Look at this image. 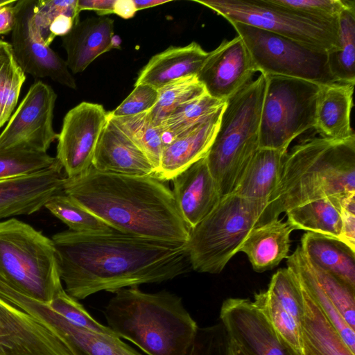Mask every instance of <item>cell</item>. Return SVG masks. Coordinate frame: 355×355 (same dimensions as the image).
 Instances as JSON below:
<instances>
[{
	"instance_id": "cell-1",
	"label": "cell",
	"mask_w": 355,
	"mask_h": 355,
	"mask_svg": "<svg viewBox=\"0 0 355 355\" xmlns=\"http://www.w3.org/2000/svg\"><path fill=\"white\" fill-rule=\"evenodd\" d=\"M65 291L76 300L171 280L191 269L186 243L67 230L51 239Z\"/></svg>"
},
{
	"instance_id": "cell-2",
	"label": "cell",
	"mask_w": 355,
	"mask_h": 355,
	"mask_svg": "<svg viewBox=\"0 0 355 355\" xmlns=\"http://www.w3.org/2000/svg\"><path fill=\"white\" fill-rule=\"evenodd\" d=\"M63 192L113 230L157 241L186 243L191 228L172 190L155 175L103 173L91 166L66 178Z\"/></svg>"
},
{
	"instance_id": "cell-3",
	"label": "cell",
	"mask_w": 355,
	"mask_h": 355,
	"mask_svg": "<svg viewBox=\"0 0 355 355\" xmlns=\"http://www.w3.org/2000/svg\"><path fill=\"white\" fill-rule=\"evenodd\" d=\"M352 193H355V136L342 140L309 137L288 152L259 225L305 203Z\"/></svg>"
},
{
	"instance_id": "cell-4",
	"label": "cell",
	"mask_w": 355,
	"mask_h": 355,
	"mask_svg": "<svg viewBox=\"0 0 355 355\" xmlns=\"http://www.w3.org/2000/svg\"><path fill=\"white\" fill-rule=\"evenodd\" d=\"M107 327L147 355H185L198 326L182 299L167 291L121 289L105 306Z\"/></svg>"
},
{
	"instance_id": "cell-5",
	"label": "cell",
	"mask_w": 355,
	"mask_h": 355,
	"mask_svg": "<svg viewBox=\"0 0 355 355\" xmlns=\"http://www.w3.org/2000/svg\"><path fill=\"white\" fill-rule=\"evenodd\" d=\"M265 88L266 76L261 73L225 101L216 133L206 155L207 166L222 198L233 193L259 149Z\"/></svg>"
},
{
	"instance_id": "cell-6",
	"label": "cell",
	"mask_w": 355,
	"mask_h": 355,
	"mask_svg": "<svg viewBox=\"0 0 355 355\" xmlns=\"http://www.w3.org/2000/svg\"><path fill=\"white\" fill-rule=\"evenodd\" d=\"M0 278L46 303L64 288L52 240L15 218L0 221Z\"/></svg>"
},
{
	"instance_id": "cell-7",
	"label": "cell",
	"mask_w": 355,
	"mask_h": 355,
	"mask_svg": "<svg viewBox=\"0 0 355 355\" xmlns=\"http://www.w3.org/2000/svg\"><path fill=\"white\" fill-rule=\"evenodd\" d=\"M267 202L224 196L215 209L191 229L186 243L193 270L219 274L239 250L250 231L259 225Z\"/></svg>"
},
{
	"instance_id": "cell-8",
	"label": "cell",
	"mask_w": 355,
	"mask_h": 355,
	"mask_svg": "<svg viewBox=\"0 0 355 355\" xmlns=\"http://www.w3.org/2000/svg\"><path fill=\"white\" fill-rule=\"evenodd\" d=\"M265 76L259 148L288 149L294 139L314 128L322 85L291 77Z\"/></svg>"
},
{
	"instance_id": "cell-9",
	"label": "cell",
	"mask_w": 355,
	"mask_h": 355,
	"mask_svg": "<svg viewBox=\"0 0 355 355\" xmlns=\"http://www.w3.org/2000/svg\"><path fill=\"white\" fill-rule=\"evenodd\" d=\"M230 23L238 22L329 52L338 49V20L322 19L270 0H195Z\"/></svg>"
},
{
	"instance_id": "cell-10",
	"label": "cell",
	"mask_w": 355,
	"mask_h": 355,
	"mask_svg": "<svg viewBox=\"0 0 355 355\" xmlns=\"http://www.w3.org/2000/svg\"><path fill=\"white\" fill-rule=\"evenodd\" d=\"M230 24L247 47L257 72L322 85L336 83L329 69L328 52L256 27Z\"/></svg>"
},
{
	"instance_id": "cell-11",
	"label": "cell",
	"mask_w": 355,
	"mask_h": 355,
	"mask_svg": "<svg viewBox=\"0 0 355 355\" xmlns=\"http://www.w3.org/2000/svg\"><path fill=\"white\" fill-rule=\"evenodd\" d=\"M56 98L50 85L41 80L34 83L0 134V150L46 153L58 137L53 127Z\"/></svg>"
},
{
	"instance_id": "cell-12",
	"label": "cell",
	"mask_w": 355,
	"mask_h": 355,
	"mask_svg": "<svg viewBox=\"0 0 355 355\" xmlns=\"http://www.w3.org/2000/svg\"><path fill=\"white\" fill-rule=\"evenodd\" d=\"M252 301L282 344L293 355H303V299L300 284L293 271L288 268L278 270L268 288L255 293Z\"/></svg>"
},
{
	"instance_id": "cell-13",
	"label": "cell",
	"mask_w": 355,
	"mask_h": 355,
	"mask_svg": "<svg viewBox=\"0 0 355 355\" xmlns=\"http://www.w3.org/2000/svg\"><path fill=\"white\" fill-rule=\"evenodd\" d=\"M109 112L97 103L83 102L64 116L58 134L55 158L67 178H73L92 166L94 153L108 121Z\"/></svg>"
},
{
	"instance_id": "cell-14",
	"label": "cell",
	"mask_w": 355,
	"mask_h": 355,
	"mask_svg": "<svg viewBox=\"0 0 355 355\" xmlns=\"http://www.w3.org/2000/svg\"><path fill=\"white\" fill-rule=\"evenodd\" d=\"M36 0L16 1L15 25L11 32V46L17 62L25 73L35 78H49L71 89L76 81L66 61L41 39L33 23Z\"/></svg>"
},
{
	"instance_id": "cell-15",
	"label": "cell",
	"mask_w": 355,
	"mask_h": 355,
	"mask_svg": "<svg viewBox=\"0 0 355 355\" xmlns=\"http://www.w3.org/2000/svg\"><path fill=\"white\" fill-rule=\"evenodd\" d=\"M0 355H75L37 318L0 297Z\"/></svg>"
},
{
	"instance_id": "cell-16",
	"label": "cell",
	"mask_w": 355,
	"mask_h": 355,
	"mask_svg": "<svg viewBox=\"0 0 355 355\" xmlns=\"http://www.w3.org/2000/svg\"><path fill=\"white\" fill-rule=\"evenodd\" d=\"M220 320L230 339L246 355H293L252 300L226 299L220 307Z\"/></svg>"
},
{
	"instance_id": "cell-17",
	"label": "cell",
	"mask_w": 355,
	"mask_h": 355,
	"mask_svg": "<svg viewBox=\"0 0 355 355\" xmlns=\"http://www.w3.org/2000/svg\"><path fill=\"white\" fill-rule=\"evenodd\" d=\"M256 72L247 47L237 35L209 52L196 76L209 95L225 101L250 83Z\"/></svg>"
},
{
	"instance_id": "cell-18",
	"label": "cell",
	"mask_w": 355,
	"mask_h": 355,
	"mask_svg": "<svg viewBox=\"0 0 355 355\" xmlns=\"http://www.w3.org/2000/svg\"><path fill=\"white\" fill-rule=\"evenodd\" d=\"M66 178L57 160L52 166L41 172L0 180V221L40 211L52 196L63 191Z\"/></svg>"
},
{
	"instance_id": "cell-19",
	"label": "cell",
	"mask_w": 355,
	"mask_h": 355,
	"mask_svg": "<svg viewBox=\"0 0 355 355\" xmlns=\"http://www.w3.org/2000/svg\"><path fill=\"white\" fill-rule=\"evenodd\" d=\"M171 181L178 207L191 230L209 215L222 199L207 166L206 155Z\"/></svg>"
},
{
	"instance_id": "cell-20",
	"label": "cell",
	"mask_w": 355,
	"mask_h": 355,
	"mask_svg": "<svg viewBox=\"0 0 355 355\" xmlns=\"http://www.w3.org/2000/svg\"><path fill=\"white\" fill-rule=\"evenodd\" d=\"M223 109L164 144L156 173L158 178L164 182L171 181L207 155L216 133Z\"/></svg>"
},
{
	"instance_id": "cell-21",
	"label": "cell",
	"mask_w": 355,
	"mask_h": 355,
	"mask_svg": "<svg viewBox=\"0 0 355 355\" xmlns=\"http://www.w3.org/2000/svg\"><path fill=\"white\" fill-rule=\"evenodd\" d=\"M92 166L103 173L156 176L146 155L109 119L98 141Z\"/></svg>"
},
{
	"instance_id": "cell-22",
	"label": "cell",
	"mask_w": 355,
	"mask_h": 355,
	"mask_svg": "<svg viewBox=\"0 0 355 355\" xmlns=\"http://www.w3.org/2000/svg\"><path fill=\"white\" fill-rule=\"evenodd\" d=\"M114 21L105 16L88 17L77 21L62 37L67 64L73 73L83 71L101 54L115 47Z\"/></svg>"
},
{
	"instance_id": "cell-23",
	"label": "cell",
	"mask_w": 355,
	"mask_h": 355,
	"mask_svg": "<svg viewBox=\"0 0 355 355\" xmlns=\"http://www.w3.org/2000/svg\"><path fill=\"white\" fill-rule=\"evenodd\" d=\"M207 55L208 52L195 42L184 46H171L149 60L135 85L148 84L159 89L173 80L197 76Z\"/></svg>"
},
{
	"instance_id": "cell-24",
	"label": "cell",
	"mask_w": 355,
	"mask_h": 355,
	"mask_svg": "<svg viewBox=\"0 0 355 355\" xmlns=\"http://www.w3.org/2000/svg\"><path fill=\"white\" fill-rule=\"evenodd\" d=\"M293 230L288 221L279 218L257 225L248 234L239 252L247 255L254 271L272 269L288 257Z\"/></svg>"
},
{
	"instance_id": "cell-25",
	"label": "cell",
	"mask_w": 355,
	"mask_h": 355,
	"mask_svg": "<svg viewBox=\"0 0 355 355\" xmlns=\"http://www.w3.org/2000/svg\"><path fill=\"white\" fill-rule=\"evenodd\" d=\"M354 87L337 83L322 85L314 125L320 137L342 140L355 136L350 120Z\"/></svg>"
},
{
	"instance_id": "cell-26",
	"label": "cell",
	"mask_w": 355,
	"mask_h": 355,
	"mask_svg": "<svg viewBox=\"0 0 355 355\" xmlns=\"http://www.w3.org/2000/svg\"><path fill=\"white\" fill-rule=\"evenodd\" d=\"M300 248L311 263L355 288V250L345 242L307 232L301 238Z\"/></svg>"
},
{
	"instance_id": "cell-27",
	"label": "cell",
	"mask_w": 355,
	"mask_h": 355,
	"mask_svg": "<svg viewBox=\"0 0 355 355\" xmlns=\"http://www.w3.org/2000/svg\"><path fill=\"white\" fill-rule=\"evenodd\" d=\"M301 288L303 299L301 327L303 355H355L302 286Z\"/></svg>"
},
{
	"instance_id": "cell-28",
	"label": "cell",
	"mask_w": 355,
	"mask_h": 355,
	"mask_svg": "<svg viewBox=\"0 0 355 355\" xmlns=\"http://www.w3.org/2000/svg\"><path fill=\"white\" fill-rule=\"evenodd\" d=\"M287 153L288 149L259 148L232 193L268 203L279 180Z\"/></svg>"
},
{
	"instance_id": "cell-29",
	"label": "cell",
	"mask_w": 355,
	"mask_h": 355,
	"mask_svg": "<svg viewBox=\"0 0 355 355\" xmlns=\"http://www.w3.org/2000/svg\"><path fill=\"white\" fill-rule=\"evenodd\" d=\"M286 259L287 268L295 275L301 286L336 329L347 347L352 353L355 354V329L346 322L320 286L309 268L308 259L300 246L298 245Z\"/></svg>"
},
{
	"instance_id": "cell-30",
	"label": "cell",
	"mask_w": 355,
	"mask_h": 355,
	"mask_svg": "<svg viewBox=\"0 0 355 355\" xmlns=\"http://www.w3.org/2000/svg\"><path fill=\"white\" fill-rule=\"evenodd\" d=\"M338 49L328 52L331 73L338 83H355V2L347 1L338 16Z\"/></svg>"
},
{
	"instance_id": "cell-31",
	"label": "cell",
	"mask_w": 355,
	"mask_h": 355,
	"mask_svg": "<svg viewBox=\"0 0 355 355\" xmlns=\"http://www.w3.org/2000/svg\"><path fill=\"white\" fill-rule=\"evenodd\" d=\"M294 230H303L341 240L340 211L328 198L315 200L285 212Z\"/></svg>"
},
{
	"instance_id": "cell-32",
	"label": "cell",
	"mask_w": 355,
	"mask_h": 355,
	"mask_svg": "<svg viewBox=\"0 0 355 355\" xmlns=\"http://www.w3.org/2000/svg\"><path fill=\"white\" fill-rule=\"evenodd\" d=\"M108 118L146 155L157 173L165 142L162 131L154 124L148 112L121 117L108 114Z\"/></svg>"
},
{
	"instance_id": "cell-33",
	"label": "cell",
	"mask_w": 355,
	"mask_h": 355,
	"mask_svg": "<svg viewBox=\"0 0 355 355\" xmlns=\"http://www.w3.org/2000/svg\"><path fill=\"white\" fill-rule=\"evenodd\" d=\"M26 78L11 44L0 40V128L12 115Z\"/></svg>"
},
{
	"instance_id": "cell-34",
	"label": "cell",
	"mask_w": 355,
	"mask_h": 355,
	"mask_svg": "<svg viewBox=\"0 0 355 355\" xmlns=\"http://www.w3.org/2000/svg\"><path fill=\"white\" fill-rule=\"evenodd\" d=\"M225 104V101L218 100L207 92L184 103L159 124V128L163 134L164 140L167 137L169 138L168 141L207 119L223 108Z\"/></svg>"
},
{
	"instance_id": "cell-35",
	"label": "cell",
	"mask_w": 355,
	"mask_h": 355,
	"mask_svg": "<svg viewBox=\"0 0 355 355\" xmlns=\"http://www.w3.org/2000/svg\"><path fill=\"white\" fill-rule=\"evenodd\" d=\"M44 207L73 232L95 233L114 230L63 191L52 196L46 202Z\"/></svg>"
},
{
	"instance_id": "cell-36",
	"label": "cell",
	"mask_w": 355,
	"mask_h": 355,
	"mask_svg": "<svg viewBox=\"0 0 355 355\" xmlns=\"http://www.w3.org/2000/svg\"><path fill=\"white\" fill-rule=\"evenodd\" d=\"M155 105L148 111L154 124L159 127L162 121L184 103L206 93L196 76L173 80L159 89Z\"/></svg>"
},
{
	"instance_id": "cell-37",
	"label": "cell",
	"mask_w": 355,
	"mask_h": 355,
	"mask_svg": "<svg viewBox=\"0 0 355 355\" xmlns=\"http://www.w3.org/2000/svg\"><path fill=\"white\" fill-rule=\"evenodd\" d=\"M57 159L47 153L12 148L0 150V180L33 175L52 166Z\"/></svg>"
},
{
	"instance_id": "cell-38",
	"label": "cell",
	"mask_w": 355,
	"mask_h": 355,
	"mask_svg": "<svg viewBox=\"0 0 355 355\" xmlns=\"http://www.w3.org/2000/svg\"><path fill=\"white\" fill-rule=\"evenodd\" d=\"M308 261L309 268L322 291L346 322L355 329V288L332 273L313 265L309 259Z\"/></svg>"
},
{
	"instance_id": "cell-39",
	"label": "cell",
	"mask_w": 355,
	"mask_h": 355,
	"mask_svg": "<svg viewBox=\"0 0 355 355\" xmlns=\"http://www.w3.org/2000/svg\"><path fill=\"white\" fill-rule=\"evenodd\" d=\"M49 304L51 309L76 326L96 333L117 336L107 326L101 324L94 319L64 288L54 296Z\"/></svg>"
},
{
	"instance_id": "cell-40",
	"label": "cell",
	"mask_w": 355,
	"mask_h": 355,
	"mask_svg": "<svg viewBox=\"0 0 355 355\" xmlns=\"http://www.w3.org/2000/svg\"><path fill=\"white\" fill-rule=\"evenodd\" d=\"M185 355H232L231 339L224 325L220 322L198 327Z\"/></svg>"
},
{
	"instance_id": "cell-41",
	"label": "cell",
	"mask_w": 355,
	"mask_h": 355,
	"mask_svg": "<svg viewBox=\"0 0 355 355\" xmlns=\"http://www.w3.org/2000/svg\"><path fill=\"white\" fill-rule=\"evenodd\" d=\"M78 0H36L33 14V23L43 42L51 44L49 37V28L51 21L62 14L79 17L77 10Z\"/></svg>"
},
{
	"instance_id": "cell-42",
	"label": "cell",
	"mask_w": 355,
	"mask_h": 355,
	"mask_svg": "<svg viewBox=\"0 0 355 355\" xmlns=\"http://www.w3.org/2000/svg\"><path fill=\"white\" fill-rule=\"evenodd\" d=\"M272 3L316 18L336 21L347 0H270Z\"/></svg>"
},
{
	"instance_id": "cell-43",
	"label": "cell",
	"mask_w": 355,
	"mask_h": 355,
	"mask_svg": "<svg viewBox=\"0 0 355 355\" xmlns=\"http://www.w3.org/2000/svg\"><path fill=\"white\" fill-rule=\"evenodd\" d=\"M158 99V90L148 84L135 85L132 92L109 116L121 117L138 114L150 111Z\"/></svg>"
},
{
	"instance_id": "cell-44",
	"label": "cell",
	"mask_w": 355,
	"mask_h": 355,
	"mask_svg": "<svg viewBox=\"0 0 355 355\" xmlns=\"http://www.w3.org/2000/svg\"><path fill=\"white\" fill-rule=\"evenodd\" d=\"M17 1L9 0L0 5V35L12 32L16 22Z\"/></svg>"
},
{
	"instance_id": "cell-45",
	"label": "cell",
	"mask_w": 355,
	"mask_h": 355,
	"mask_svg": "<svg viewBox=\"0 0 355 355\" xmlns=\"http://www.w3.org/2000/svg\"><path fill=\"white\" fill-rule=\"evenodd\" d=\"M115 0H78L77 10H89L95 11L99 16L114 13Z\"/></svg>"
},
{
	"instance_id": "cell-46",
	"label": "cell",
	"mask_w": 355,
	"mask_h": 355,
	"mask_svg": "<svg viewBox=\"0 0 355 355\" xmlns=\"http://www.w3.org/2000/svg\"><path fill=\"white\" fill-rule=\"evenodd\" d=\"M341 241L355 250V214L341 211Z\"/></svg>"
},
{
	"instance_id": "cell-47",
	"label": "cell",
	"mask_w": 355,
	"mask_h": 355,
	"mask_svg": "<svg viewBox=\"0 0 355 355\" xmlns=\"http://www.w3.org/2000/svg\"><path fill=\"white\" fill-rule=\"evenodd\" d=\"M137 10L134 0H115L114 13L123 19H130L135 16Z\"/></svg>"
},
{
	"instance_id": "cell-48",
	"label": "cell",
	"mask_w": 355,
	"mask_h": 355,
	"mask_svg": "<svg viewBox=\"0 0 355 355\" xmlns=\"http://www.w3.org/2000/svg\"><path fill=\"white\" fill-rule=\"evenodd\" d=\"M169 1L170 0H134L137 11L142 9L159 6Z\"/></svg>"
},
{
	"instance_id": "cell-49",
	"label": "cell",
	"mask_w": 355,
	"mask_h": 355,
	"mask_svg": "<svg viewBox=\"0 0 355 355\" xmlns=\"http://www.w3.org/2000/svg\"><path fill=\"white\" fill-rule=\"evenodd\" d=\"M231 349L232 355H246L240 347L231 340Z\"/></svg>"
},
{
	"instance_id": "cell-50",
	"label": "cell",
	"mask_w": 355,
	"mask_h": 355,
	"mask_svg": "<svg viewBox=\"0 0 355 355\" xmlns=\"http://www.w3.org/2000/svg\"><path fill=\"white\" fill-rule=\"evenodd\" d=\"M7 1H8L7 0H0V5L3 4V3H6Z\"/></svg>"
}]
</instances>
